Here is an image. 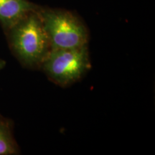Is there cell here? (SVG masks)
Listing matches in <instances>:
<instances>
[{"instance_id":"cell-1","label":"cell","mask_w":155,"mask_h":155,"mask_svg":"<svg viewBox=\"0 0 155 155\" xmlns=\"http://www.w3.org/2000/svg\"><path fill=\"white\" fill-rule=\"evenodd\" d=\"M40 8L25 15L5 33L12 53L22 67L30 70L40 69L52 50Z\"/></svg>"},{"instance_id":"cell-2","label":"cell","mask_w":155,"mask_h":155,"mask_svg":"<svg viewBox=\"0 0 155 155\" xmlns=\"http://www.w3.org/2000/svg\"><path fill=\"white\" fill-rule=\"evenodd\" d=\"M39 12L52 49L88 45V29L76 14L66 9L42 7Z\"/></svg>"},{"instance_id":"cell-3","label":"cell","mask_w":155,"mask_h":155,"mask_svg":"<svg viewBox=\"0 0 155 155\" xmlns=\"http://www.w3.org/2000/svg\"><path fill=\"white\" fill-rule=\"evenodd\" d=\"M91 67L87 45L69 49H52L40 70L55 84L67 87L80 81Z\"/></svg>"},{"instance_id":"cell-4","label":"cell","mask_w":155,"mask_h":155,"mask_svg":"<svg viewBox=\"0 0 155 155\" xmlns=\"http://www.w3.org/2000/svg\"><path fill=\"white\" fill-rule=\"evenodd\" d=\"M40 7L29 0H0V25L4 32L31 12Z\"/></svg>"},{"instance_id":"cell-5","label":"cell","mask_w":155,"mask_h":155,"mask_svg":"<svg viewBox=\"0 0 155 155\" xmlns=\"http://www.w3.org/2000/svg\"><path fill=\"white\" fill-rule=\"evenodd\" d=\"M20 150L13 133V123L0 114V155H16Z\"/></svg>"},{"instance_id":"cell-6","label":"cell","mask_w":155,"mask_h":155,"mask_svg":"<svg viewBox=\"0 0 155 155\" xmlns=\"http://www.w3.org/2000/svg\"><path fill=\"white\" fill-rule=\"evenodd\" d=\"M5 66H6V62L5 60L0 59V71H1L3 68H5Z\"/></svg>"}]
</instances>
